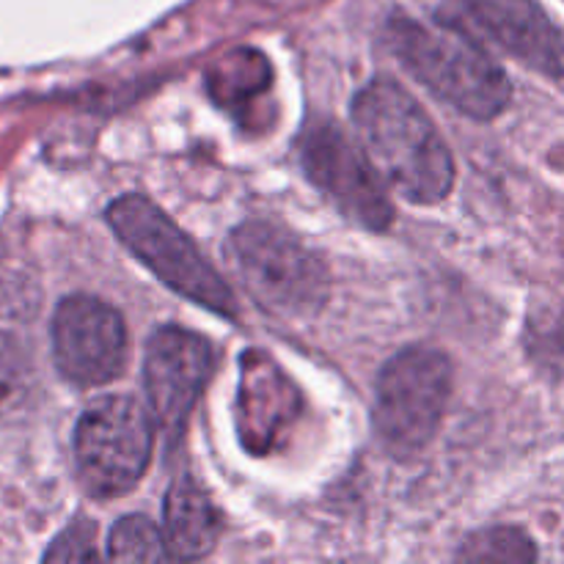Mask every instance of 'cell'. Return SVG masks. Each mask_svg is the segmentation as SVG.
I'll return each instance as SVG.
<instances>
[{"label":"cell","mask_w":564,"mask_h":564,"mask_svg":"<svg viewBox=\"0 0 564 564\" xmlns=\"http://www.w3.org/2000/svg\"><path fill=\"white\" fill-rule=\"evenodd\" d=\"M361 147L378 174L413 204H435L455 185V163L433 119L402 86L375 80L352 102Z\"/></svg>","instance_id":"obj_1"},{"label":"cell","mask_w":564,"mask_h":564,"mask_svg":"<svg viewBox=\"0 0 564 564\" xmlns=\"http://www.w3.org/2000/svg\"><path fill=\"white\" fill-rule=\"evenodd\" d=\"M391 44L424 86L471 119H494L510 102V80L501 66L460 28L394 20Z\"/></svg>","instance_id":"obj_2"},{"label":"cell","mask_w":564,"mask_h":564,"mask_svg":"<svg viewBox=\"0 0 564 564\" xmlns=\"http://www.w3.org/2000/svg\"><path fill=\"white\" fill-rule=\"evenodd\" d=\"M226 259L248 295L281 317H312L328 297L323 259L273 224L237 226L226 242Z\"/></svg>","instance_id":"obj_3"},{"label":"cell","mask_w":564,"mask_h":564,"mask_svg":"<svg viewBox=\"0 0 564 564\" xmlns=\"http://www.w3.org/2000/svg\"><path fill=\"white\" fill-rule=\"evenodd\" d=\"M108 224L163 284L220 317L237 319L229 284L158 204L143 196H121L108 207Z\"/></svg>","instance_id":"obj_4"},{"label":"cell","mask_w":564,"mask_h":564,"mask_svg":"<svg viewBox=\"0 0 564 564\" xmlns=\"http://www.w3.org/2000/svg\"><path fill=\"white\" fill-rule=\"evenodd\" d=\"M452 394V364L435 347L397 352L375 389L372 424L380 444L397 457H413L433 441Z\"/></svg>","instance_id":"obj_5"},{"label":"cell","mask_w":564,"mask_h":564,"mask_svg":"<svg viewBox=\"0 0 564 564\" xmlns=\"http://www.w3.org/2000/svg\"><path fill=\"white\" fill-rule=\"evenodd\" d=\"M152 419L135 397L110 394L91 402L75 430L77 474L88 494L116 499L135 488L152 457Z\"/></svg>","instance_id":"obj_6"},{"label":"cell","mask_w":564,"mask_h":564,"mask_svg":"<svg viewBox=\"0 0 564 564\" xmlns=\"http://www.w3.org/2000/svg\"><path fill=\"white\" fill-rule=\"evenodd\" d=\"M303 169L308 180L358 226L383 231L391 226V202L383 191V176L364 149H358L339 127L317 124L303 138Z\"/></svg>","instance_id":"obj_7"},{"label":"cell","mask_w":564,"mask_h":564,"mask_svg":"<svg viewBox=\"0 0 564 564\" xmlns=\"http://www.w3.org/2000/svg\"><path fill=\"white\" fill-rule=\"evenodd\" d=\"M127 328L121 314L88 295H72L55 308L53 356L61 375L77 386H105L124 372Z\"/></svg>","instance_id":"obj_8"},{"label":"cell","mask_w":564,"mask_h":564,"mask_svg":"<svg viewBox=\"0 0 564 564\" xmlns=\"http://www.w3.org/2000/svg\"><path fill=\"white\" fill-rule=\"evenodd\" d=\"M215 352L204 336L185 328H160L149 339L143 383L154 422L169 438L185 430L193 405L213 375Z\"/></svg>","instance_id":"obj_9"},{"label":"cell","mask_w":564,"mask_h":564,"mask_svg":"<svg viewBox=\"0 0 564 564\" xmlns=\"http://www.w3.org/2000/svg\"><path fill=\"white\" fill-rule=\"evenodd\" d=\"M457 9L518 61L564 77V39L534 0H455Z\"/></svg>","instance_id":"obj_10"},{"label":"cell","mask_w":564,"mask_h":564,"mask_svg":"<svg viewBox=\"0 0 564 564\" xmlns=\"http://www.w3.org/2000/svg\"><path fill=\"white\" fill-rule=\"evenodd\" d=\"M218 510L202 485L182 477L171 485L163 510V538L171 560L193 562L207 556L218 543Z\"/></svg>","instance_id":"obj_11"},{"label":"cell","mask_w":564,"mask_h":564,"mask_svg":"<svg viewBox=\"0 0 564 564\" xmlns=\"http://www.w3.org/2000/svg\"><path fill=\"white\" fill-rule=\"evenodd\" d=\"M108 560L113 562H163L171 560L165 538L147 516H127L113 527L108 540Z\"/></svg>","instance_id":"obj_12"},{"label":"cell","mask_w":564,"mask_h":564,"mask_svg":"<svg viewBox=\"0 0 564 564\" xmlns=\"http://www.w3.org/2000/svg\"><path fill=\"white\" fill-rule=\"evenodd\" d=\"M460 556L468 562H534L538 551L518 529H490L468 540Z\"/></svg>","instance_id":"obj_13"},{"label":"cell","mask_w":564,"mask_h":564,"mask_svg":"<svg viewBox=\"0 0 564 564\" xmlns=\"http://www.w3.org/2000/svg\"><path fill=\"white\" fill-rule=\"evenodd\" d=\"M47 562H91L99 560L97 549H94V527L91 523H75V527L66 529L50 551L44 554Z\"/></svg>","instance_id":"obj_14"}]
</instances>
